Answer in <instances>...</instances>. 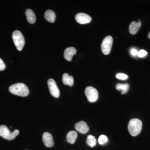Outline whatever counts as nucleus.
I'll return each instance as SVG.
<instances>
[{
  "instance_id": "1",
  "label": "nucleus",
  "mask_w": 150,
  "mask_h": 150,
  "mask_svg": "<svg viewBox=\"0 0 150 150\" xmlns=\"http://www.w3.org/2000/svg\"><path fill=\"white\" fill-rule=\"evenodd\" d=\"M9 91L11 93L20 96H26L29 93V89L27 86L23 83L12 85L9 88Z\"/></svg>"
},
{
  "instance_id": "2",
  "label": "nucleus",
  "mask_w": 150,
  "mask_h": 150,
  "mask_svg": "<svg viewBox=\"0 0 150 150\" xmlns=\"http://www.w3.org/2000/svg\"><path fill=\"white\" fill-rule=\"evenodd\" d=\"M142 123L140 119L133 118L129 121L128 124V130L130 134L133 137H136L141 132Z\"/></svg>"
},
{
  "instance_id": "3",
  "label": "nucleus",
  "mask_w": 150,
  "mask_h": 150,
  "mask_svg": "<svg viewBox=\"0 0 150 150\" xmlns=\"http://www.w3.org/2000/svg\"><path fill=\"white\" fill-rule=\"evenodd\" d=\"M19 134V131L18 130H14L13 132H11L5 125L0 126V136L6 139H14Z\"/></svg>"
},
{
  "instance_id": "4",
  "label": "nucleus",
  "mask_w": 150,
  "mask_h": 150,
  "mask_svg": "<svg viewBox=\"0 0 150 150\" xmlns=\"http://www.w3.org/2000/svg\"><path fill=\"white\" fill-rule=\"evenodd\" d=\"M14 43L18 50L21 51L25 45V39L23 35L19 30L14 31L12 34Z\"/></svg>"
},
{
  "instance_id": "5",
  "label": "nucleus",
  "mask_w": 150,
  "mask_h": 150,
  "mask_svg": "<svg viewBox=\"0 0 150 150\" xmlns=\"http://www.w3.org/2000/svg\"><path fill=\"white\" fill-rule=\"evenodd\" d=\"M112 42L113 40L112 37L110 35L106 36L103 40L101 45V51L105 55H108L110 53Z\"/></svg>"
},
{
  "instance_id": "6",
  "label": "nucleus",
  "mask_w": 150,
  "mask_h": 150,
  "mask_svg": "<svg viewBox=\"0 0 150 150\" xmlns=\"http://www.w3.org/2000/svg\"><path fill=\"white\" fill-rule=\"evenodd\" d=\"M85 94L89 102H95L97 100L98 98V91L96 89L91 86L86 88Z\"/></svg>"
},
{
  "instance_id": "7",
  "label": "nucleus",
  "mask_w": 150,
  "mask_h": 150,
  "mask_svg": "<svg viewBox=\"0 0 150 150\" xmlns=\"http://www.w3.org/2000/svg\"><path fill=\"white\" fill-rule=\"evenodd\" d=\"M48 85L51 95L56 98H59L60 96V91L55 81L53 79H49L48 81Z\"/></svg>"
},
{
  "instance_id": "8",
  "label": "nucleus",
  "mask_w": 150,
  "mask_h": 150,
  "mask_svg": "<svg viewBox=\"0 0 150 150\" xmlns=\"http://www.w3.org/2000/svg\"><path fill=\"white\" fill-rule=\"evenodd\" d=\"M76 21L81 24H87L91 21V18L86 14L80 13L77 14L75 16Z\"/></svg>"
},
{
  "instance_id": "9",
  "label": "nucleus",
  "mask_w": 150,
  "mask_h": 150,
  "mask_svg": "<svg viewBox=\"0 0 150 150\" xmlns=\"http://www.w3.org/2000/svg\"><path fill=\"white\" fill-rule=\"evenodd\" d=\"M75 128L78 132L82 134H85L89 131V127L85 121H81L75 124Z\"/></svg>"
},
{
  "instance_id": "10",
  "label": "nucleus",
  "mask_w": 150,
  "mask_h": 150,
  "mask_svg": "<svg viewBox=\"0 0 150 150\" xmlns=\"http://www.w3.org/2000/svg\"><path fill=\"white\" fill-rule=\"evenodd\" d=\"M43 144L47 147H51L54 145V140L53 137L51 134L48 132H45L43 134Z\"/></svg>"
},
{
  "instance_id": "11",
  "label": "nucleus",
  "mask_w": 150,
  "mask_h": 150,
  "mask_svg": "<svg viewBox=\"0 0 150 150\" xmlns=\"http://www.w3.org/2000/svg\"><path fill=\"white\" fill-rule=\"evenodd\" d=\"M76 50L74 47H69L65 49L64 53V57L69 62H71L73 56L76 54Z\"/></svg>"
},
{
  "instance_id": "12",
  "label": "nucleus",
  "mask_w": 150,
  "mask_h": 150,
  "mask_svg": "<svg viewBox=\"0 0 150 150\" xmlns=\"http://www.w3.org/2000/svg\"><path fill=\"white\" fill-rule=\"evenodd\" d=\"M141 23L133 21L130 24L129 27V32L132 35H135L138 32L141 26Z\"/></svg>"
},
{
  "instance_id": "13",
  "label": "nucleus",
  "mask_w": 150,
  "mask_h": 150,
  "mask_svg": "<svg viewBox=\"0 0 150 150\" xmlns=\"http://www.w3.org/2000/svg\"><path fill=\"white\" fill-rule=\"evenodd\" d=\"M56 14L54 11L48 10L45 12L44 14V18L47 21L49 22L54 23L56 19Z\"/></svg>"
},
{
  "instance_id": "14",
  "label": "nucleus",
  "mask_w": 150,
  "mask_h": 150,
  "mask_svg": "<svg viewBox=\"0 0 150 150\" xmlns=\"http://www.w3.org/2000/svg\"><path fill=\"white\" fill-rule=\"evenodd\" d=\"M62 81L63 83L65 85H68L72 86L74 84V77L72 76H70L67 73H65L63 75Z\"/></svg>"
},
{
  "instance_id": "15",
  "label": "nucleus",
  "mask_w": 150,
  "mask_h": 150,
  "mask_svg": "<svg viewBox=\"0 0 150 150\" xmlns=\"http://www.w3.org/2000/svg\"><path fill=\"white\" fill-rule=\"evenodd\" d=\"M25 15H26V17L28 21L30 24H33L35 23L36 21V17L34 12L30 9H27L25 11Z\"/></svg>"
},
{
  "instance_id": "16",
  "label": "nucleus",
  "mask_w": 150,
  "mask_h": 150,
  "mask_svg": "<svg viewBox=\"0 0 150 150\" xmlns=\"http://www.w3.org/2000/svg\"><path fill=\"white\" fill-rule=\"evenodd\" d=\"M78 134L76 131H70L67 134V140L68 143L71 144H74L77 138Z\"/></svg>"
},
{
  "instance_id": "17",
  "label": "nucleus",
  "mask_w": 150,
  "mask_h": 150,
  "mask_svg": "<svg viewBox=\"0 0 150 150\" xmlns=\"http://www.w3.org/2000/svg\"><path fill=\"white\" fill-rule=\"evenodd\" d=\"M129 85L128 83H117L116 85V89L121 91V94H124L126 93L129 90Z\"/></svg>"
},
{
  "instance_id": "18",
  "label": "nucleus",
  "mask_w": 150,
  "mask_h": 150,
  "mask_svg": "<svg viewBox=\"0 0 150 150\" xmlns=\"http://www.w3.org/2000/svg\"><path fill=\"white\" fill-rule=\"evenodd\" d=\"M86 143L89 146L93 147L96 144V139L92 135H88L87 138Z\"/></svg>"
},
{
  "instance_id": "19",
  "label": "nucleus",
  "mask_w": 150,
  "mask_h": 150,
  "mask_svg": "<svg viewBox=\"0 0 150 150\" xmlns=\"http://www.w3.org/2000/svg\"><path fill=\"white\" fill-rule=\"evenodd\" d=\"M98 143L100 144L103 145L106 144L108 141L107 137L104 135H102L100 136L98 140Z\"/></svg>"
},
{
  "instance_id": "20",
  "label": "nucleus",
  "mask_w": 150,
  "mask_h": 150,
  "mask_svg": "<svg viewBox=\"0 0 150 150\" xmlns=\"http://www.w3.org/2000/svg\"><path fill=\"white\" fill-rule=\"evenodd\" d=\"M115 76L118 79L122 80H125L128 78V75L123 74V73H118V74H116Z\"/></svg>"
},
{
  "instance_id": "21",
  "label": "nucleus",
  "mask_w": 150,
  "mask_h": 150,
  "mask_svg": "<svg viewBox=\"0 0 150 150\" xmlns=\"http://www.w3.org/2000/svg\"><path fill=\"white\" fill-rule=\"evenodd\" d=\"M147 54V52L144 50H141L138 51V56L140 58H143Z\"/></svg>"
},
{
  "instance_id": "22",
  "label": "nucleus",
  "mask_w": 150,
  "mask_h": 150,
  "mask_svg": "<svg viewBox=\"0 0 150 150\" xmlns=\"http://www.w3.org/2000/svg\"><path fill=\"white\" fill-rule=\"evenodd\" d=\"M6 69V65L1 59H0V71H4Z\"/></svg>"
},
{
  "instance_id": "23",
  "label": "nucleus",
  "mask_w": 150,
  "mask_h": 150,
  "mask_svg": "<svg viewBox=\"0 0 150 150\" xmlns=\"http://www.w3.org/2000/svg\"><path fill=\"white\" fill-rule=\"evenodd\" d=\"M131 54L133 56H138V51L135 48H132L131 50Z\"/></svg>"
},
{
  "instance_id": "24",
  "label": "nucleus",
  "mask_w": 150,
  "mask_h": 150,
  "mask_svg": "<svg viewBox=\"0 0 150 150\" xmlns=\"http://www.w3.org/2000/svg\"><path fill=\"white\" fill-rule=\"evenodd\" d=\"M148 37L150 39V31L149 33V34H148Z\"/></svg>"
}]
</instances>
